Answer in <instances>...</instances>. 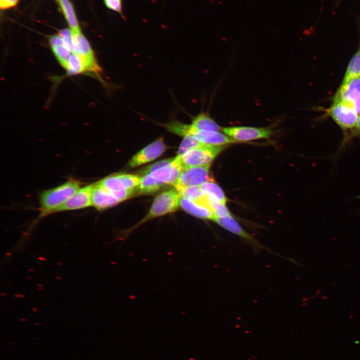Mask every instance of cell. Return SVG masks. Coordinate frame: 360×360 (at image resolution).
Returning a JSON list of instances; mask_svg holds the SVG:
<instances>
[{
	"label": "cell",
	"instance_id": "obj_3",
	"mask_svg": "<svg viewBox=\"0 0 360 360\" xmlns=\"http://www.w3.org/2000/svg\"><path fill=\"white\" fill-rule=\"evenodd\" d=\"M180 196L177 190L170 189L158 195L147 214L139 222L123 232L124 237L146 222L176 210L180 206Z\"/></svg>",
	"mask_w": 360,
	"mask_h": 360
},
{
	"label": "cell",
	"instance_id": "obj_15",
	"mask_svg": "<svg viewBox=\"0 0 360 360\" xmlns=\"http://www.w3.org/2000/svg\"><path fill=\"white\" fill-rule=\"evenodd\" d=\"M180 206L184 211L196 218L212 220L215 218L210 209L185 198L180 197Z\"/></svg>",
	"mask_w": 360,
	"mask_h": 360
},
{
	"label": "cell",
	"instance_id": "obj_29",
	"mask_svg": "<svg viewBox=\"0 0 360 360\" xmlns=\"http://www.w3.org/2000/svg\"><path fill=\"white\" fill-rule=\"evenodd\" d=\"M104 4L108 9L118 13L124 20L126 17L124 14L122 0H104Z\"/></svg>",
	"mask_w": 360,
	"mask_h": 360
},
{
	"label": "cell",
	"instance_id": "obj_24",
	"mask_svg": "<svg viewBox=\"0 0 360 360\" xmlns=\"http://www.w3.org/2000/svg\"><path fill=\"white\" fill-rule=\"evenodd\" d=\"M354 138H358L360 141V114L358 116L356 124L354 128L351 130L348 137L342 140L336 152L334 154L332 158L336 160L340 154L350 144Z\"/></svg>",
	"mask_w": 360,
	"mask_h": 360
},
{
	"label": "cell",
	"instance_id": "obj_2",
	"mask_svg": "<svg viewBox=\"0 0 360 360\" xmlns=\"http://www.w3.org/2000/svg\"><path fill=\"white\" fill-rule=\"evenodd\" d=\"M164 127L169 132L182 136H190L206 144L222 146L237 142L225 134L220 132L206 131L197 130L190 124L178 120H171L164 123Z\"/></svg>",
	"mask_w": 360,
	"mask_h": 360
},
{
	"label": "cell",
	"instance_id": "obj_12",
	"mask_svg": "<svg viewBox=\"0 0 360 360\" xmlns=\"http://www.w3.org/2000/svg\"><path fill=\"white\" fill-rule=\"evenodd\" d=\"M214 221L225 230L243 239L252 248L256 250H266V248L247 232L232 216H216Z\"/></svg>",
	"mask_w": 360,
	"mask_h": 360
},
{
	"label": "cell",
	"instance_id": "obj_13",
	"mask_svg": "<svg viewBox=\"0 0 360 360\" xmlns=\"http://www.w3.org/2000/svg\"><path fill=\"white\" fill-rule=\"evenodd\" d=\"M184 169L176 157L168 166L158 169L150 174L154 179L167 184L175 186Z\"/></svg>",
	"mask_w": 360,
	"mask_h": 360
},
{
	"label": "cell",
	"instance_id": "obj_10",
	"mask_svg": "<svg viewBox=\"0 0 360 360\" xmlns=\"http://www.w3.org/2000/svg\"><path fill=\"white\" fill-rule=\"evenodd\" d=\"M222 131L236 142L268 138L273 134V131L270 128L245 126L222 128Z\"/></svg>",
	"mask_w": 360,
	"mask_h": 360
},
{
	"label": "cell",
	"instance_id": "obj_6",
	"mask_svg": "<svg viewBox=\"0 0 360 360\" xmlns=\"http://www.w3.org/2000/svg\"><path fill=\"white\" fill-rule=\"evenodd\" d=\"M72 35L74 46V53L80 58L87 72L92 73L98 78H101L102 69L89 42L81 31L72 32Z\"/></svg>",
	"mask_w": 360,
	"mask_h": 360
},
{
	"label": "cell",
	"instance_id": "obj_4",
	"mask_svg": "<svg viewBox=\"0 0 360 360\" xmlns=\"http://www.w3.org/2000/svg\"><path fill=\"white\" fill-rule=\"evenodd\" d=\"M326 115L330 116L340 128L344 140L355 126L358 115L351 106L340 101L332 100L330 106L326 110Z\"/></svg>",
	"mask_w": 360,
	"mask_h": 360
},
{
	"label": "cell",
	"instance_id": "obj_31",
	"mask_svg": "<svg viewBox=\"0 0 360 360\" xmlns=\"http://www.w3.org/2000/svg\"></svg>",
	"mask_w": 360,
	"mask_h": 360
},
{
	"label": "cell",
	"instance_id": "obj_14",
	"mask_svg": "<svg viewBox=\"0 0 360 360\" xmlns=\"http://www.w3.org/2000/svg\"><path fill=\"white\" fill-rule=\"evenodd\" d=\"M120 202L113 196L99 181L94 183L92 192V204L96 210L101 211L112 208Z\"/></svg>",
	"mask_w": 360,
	"mask_h": 360
},
{
	"label": "cell",
	"instance_id": "obj_1",
	"mask_svg": "<svg viewBox=\"0 0 360 360\" xmlns=\"http://www.w3.org/2000/svg\"><path fill=\"white\" fill-rule=\"evenodd\" d=\"M80 180L70 178L64 183L42 192L39 196V218L51 214L82 186Z\"/></svg>",
	"mask_w": 360,
	"mask_h": 360
},
{
	"label": "cell",
	"instance_id": "obj_28",
	"mask_svg": "<svg viewBox=\"0 0 360 360\" xmlns=\"http://www.w3.org/2000/svg\"><path fill=\"white\" fill-rule=\"evenodd\" d=\"M174 158L163 160L155 162L152 164L149 165L140 170L138 172V174L140 176H144L158 169L169 165L173 161Z\"/></svg>",
	"mask_w": 360,
	"mask_h": 360
},
{
	"label": "cell",
	"instance_id": "obj_17",
	"mask_svg": "<svg viewBox=\"0 0 360 360\" xmlns=\"http://www.w3.org/2000/svg\"><path fill=\"white\" fill-rule=\"evenodd\" d=\"M65 18L72 32L80 31L73 6L69 0H58Z\"/></svg>",
	"mask_w": 360,
	"mask_h": 360
},
{
	"label": "cell",
	"instance_id": "obj_5",
	"mask_svg": "<svg viewBox=\"0 0 360 360\" xmlns=\"http://www.w3.org/2000/svg\"><path fill=\"white\" fill-rule=\"evenodd\" d=\"M224 148L223 146L205 144L182 155H178L176 157L184 168L186 167L210 165L212 161Z\"/></svg>",
	"mask_w": 360,
	"mask_h": 360
},
{
	"label": "cell",
	"instance_id": "obj_9",
	"mask_svg": "<svg viewBox=\"0 0 360 360\" xmlns=\"http://www.w3.org/2000/svg\"><path fill=\"white\" fill-rule=\"evenodd\" d=\"M94 183L81 187L52 214L63 212L79 210L92 206V192Z\"/></svg>",
	"mask_w": 360,
	"mask_h": 360
},
{
	"label": "cell",
	"instance_id": "obj_22",
	"mask_svg": "<svg viewBox=\"0 0 360 360\" xmlns=\"http://www.w3.org/2000/svg\"><path fill=\"white\" fill-rule=\"evenodd\" d=\"M50 48L56 60L65 68L69 58L74 52L66 46L64 40L58 44L50 46Z\"/></svg>",
	"mask_w": 360,
	"mask_h": 360
},
{
	"label": "cell",
	"instance_id": "obj_18",
	"mask_svg": "<svg viewBox=\"0 0 360 360\" xmlns=\"http://www.w3.org/2000/svg\"><path fill=\"white\" fill-rule=\"evenodd\" d=\"M164 184L148 174L142 177L140 184L136 188V192L142 194H152L159 190Z\"/></svg>",
	"mask_w": 360,
	"mask_h": 360
},
{
	"label": "cell",
	"instance_id": "obj_11",
	"mask_svg": "<svg viewBox=\"0 0 360 360\" xmlns=\"http://www.w3.org/2000/svg\"><path fill=\"white\" fill-rule=\"evenodd\" d=\"M166 148L164 138L160 137L136 154L129 161L128 166L134 168L150 162L159 157Z\"/></svg>",
	"mask_w": 360,
	"mask_h": 360
},
{
	"label": "cell",
	"instance_id": "obj_23",
	"mask_svg": "<svg viewBox=\"0 0 360 360\" xmlns=\"http://www.w3.org/2000/svg\"><path fill=\"white\" fill-rule=\"evenodd\" d=\"M64 69L68 75H76L86 72L84 62L79 56L74 53L70 56Z\"/></svg>",
	"mask_w": 360,
	"mask_h": 360
},
{
	"label": "cell",
	"instance_id": "obj_27",
	"mask_svg": "<svg viewBox=\"0 0 360 360\" xmlns=\"http://www.w3.org/2000/svg\"><path fill=\"white\" fill-rule=\"evenodd\" d=\"M126 188L134 189L140 184L142 177L140 175L132 174H117Z\"/></svg>",
	"mask_w": 360,
	"mask_h": 360
},
{
	"label": "cell",
	"instance_id": "obj_30",
	"mask_svg": "<svg viewBox=\"0 0 360 360\" xmlns=\"http://www.w3.org/2000/svg\"><path fill=\"white\" fill-rule=\"evenodd\" d=\"M19 0H0L1 9H8L16 6Z\"/></svg>",
	"mask_w": 360,
	"mask_h": 360
},
{
	"label": "cell",
	"instance_id": "obj_8",
	"mask_svg": "<svg viewBox=\"0 0 360 360\" xmlns=\"http://www.w3.org/2000/svg\"><path fill=\"white\" fill-rule=\"evenodd\" d=\"M332 100L340 101L351 106L360 114V78L342 82Z\"/></svg>",
	"mask_w": 360,
	"mask_h": 360
},
{
	"label": "cell",
	"instance_id": "obj_16",
	"mask_svg": "<svg viewBox=\"0 0 360 360\" xmlns=\"http://www.w3.org/2000/svg\"><path fill=\"white\" fill-rule=\"evenodd\" d=\"M191 126L201 130L220 132L222 128L220 126L208 113L202 112L192 118Z\"/></svg>",
	"mask_w": 360,
	"mask_h": 360
},
{
	"label": "cell",
	"instance_id": "obj_20",
	"mask_svg": "<svg viewBox=\"0 0 360 360\" xmlns=\"http://www.w3.org/2000/svg\"><path fill=\"white\" fill-rule=\"evenodd\" d=\"M357 78H360V44L348 64L342 82Z\"/></svg>",
	"mask_w": 360,
	"mask_h": 360
},
{
	"label": "cell",
	"instance_id": "obj_7",
	"mask_svg": "<svg viewBox=\"0 0 360 360\" xmlns=\"http://www.w3.org/2000/svg\"><path fill=\"white\" fill-rule=\"evenodd\" d=\"M210 165L184 168L174 187L176 190L191 186H199L206 182H214L210 171Z\"/></svg>",
	"mask_w": 360,
	"mask_h": 360
},
{
	"label": "cell",
	"instance_id": "obj_19",
	"mask_svg": "<svg viewBox=\"0 0 360 360\" xmlns=\"http://www.w3.org/2000/svg\"><path fill=\"white\" fill-rule=\"evenodd\" d=\"M181 198L200 204L206 198V194L200 186H186L176 190Z\"/></svg>",
	"mask_w": 360,
	"mask_h": 360
},
{
	"label": "cell",
	"instance_id": "obj_26",
	"mask_svg": "<svg viewBox=\"0 0 360 360\" xmlns=\"http://www.w3.org/2000/svg\"><path fill=\"white\" fill-rule=\"evenodd\" d=\"M205 144L192 137L190 136H184L178 148V155H182L190 150L200 147Z\"/></svg>",
	"mask_w": 360,
	"mask_h": 360
},
{
	"label": "cell",
	"instance_id": "obj_21",
	"mask_svg": "<svg viewBox=\"0 0 360 360\" xmlns=\"http://www.w3.org/2000/svg\"><path fill=\"white\" fill-rule=\"evenodd\" d=\"M204 192L211 198L225 204L227 199L222 188L212 182H206L200 186Z\"/></svg>",
	"mask_w": 360,
	"mask_h": 360
},
{
	"label": "cell",
	"instance_id": "obj_25",
	"mask_svg": "<svg viewBox=\"0 0 360 360\" xmlns=\"http://www.w3.org/2000/svg\"><path fill=\"white\" fill-rule=\"evenodd\" d=\"M206 196L205 206L211 210L214 214L215 217L232 216L231 213L225 204L211 198L208 195Z\"/></svg>",
	"mask_w": 360,
	"mask_h": 360
}]
</instances>
